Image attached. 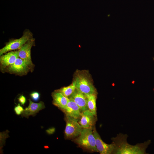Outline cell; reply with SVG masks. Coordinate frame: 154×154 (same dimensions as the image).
Segmentation results:
<instances>
[{
  "instance_id": "obj_12",
  "label": "cell",
  "mask_w": 154,
  "mask_h": 154,
  "mask_svg": "<svg viewBox=\"0 0 154 154\" xmlns=\"http://www.w3.org/2000/svg\"><path fill=\"white\" fill-rule=\"evenodd\" d=\"M69 99L66 107L62 111L66 116L78 119L80 117L82 112L77 104L72 99Z\"/></svg>"
},
{
  "instance_id": "obj_1",
  "label": "cell",
  "mask_w": 154,
  "mask_h": 154,
  "mask_svg": "<svg viewBox=\"0 0 154 154\" xmlns=\"http://www.w3.org/2000/svg\"><path fill=\"white\" fill-rule=\"evenodd\" d=\"M127 135L120 133L112 140L115 144L114 154H147L146 149L151 143L149 140L144 143L137 144L135 145L129 144L127 141Z\"/></svg>"
},
{
  "instance_id": "obj_10",
  "label": "cell",
  "mask_w": 154,
  "mask_h": 154,
  "mask_svg": "<svg viewBox=\"0 0 154 154\" xmlns=\"http://www.w3.org/2000/svg\"><path fill=\"white\" fill-rule=\"evenodd\" d=\"M8 67L9 72L19 74H26L30 70L25 61L20 58H18L13 64Z\"/></svg>"
},
{
  "instance_id": "obj_5",
  "label": "cell",
  "mask_w": 154,
  "mask_h": 154,
  "mask_svg": "<svg viewBox=\"0 0 154 154\" xmlns=\"http://www.w3.org/2000/svg\"><path fill=\"white\" fill-rule=\"evenodd\" d=\"M66 126L64 130L65 138L68 139L75 138L80 134L83 128L79 123L78 119L66 116Z\"/></svg>"
},
{
  "instance_id": "obj_16",
  "label": "cell",
  "mask_w": 154,
  "mask_h": 154,
  "mask_svg": "<svg viewBox=\"0 0 154 154\" xmlns=\"http://www.w3.org/2000/svg\"><path fill=\"white\" fill-rule=\"evenodd\" d=\"M76 89L75 84L73 82L69 86L63 87L56 91L61 93L64 96L68 98L74 92Z\"/></svg>"
},
{
  "instance_id": "obj_9",
  "label": "cell",
  "mask_w": 154,
  "mask_h": 154,
  "mask_svg": "<svg viewBox=\"0 0 154 154\" xmlns=\"http://www.w3.org/2000/svg\"><path fill=\"white\" fill-rule=\"evenodd\" d=\"M69 98L72 99L77 104L81 112L88 110L87 96L76 88Z\"/></svg>"
},
{
  "instance_id": "obj_11",
  "label": "cell",
  "mask_w": 154,
  "mask_h": 154,
  "mask_svg": "<svg viewBox=\"0 0 154 154\" xmlns=\"http://www.w3.org/2000/svg\"><path fill=\"white\" fill-rule=\"evenodd\" d=\"M29 104L28 106L22 112V116L27 118L30 116H35L38 112L45 108L44 103L41 101L38 103L33 102L29 99Z\"/></svg>"
},
{
  "instance_id": "obj_2",
  "label": "cell",
  "mask_w": 154,
  "mask_h": 154,
  "mask_svg": "<svg viewBox=\"0 0 154 154\" xmlns=\"http://www.w3.org/2000/svg\"><path fill=\"white\" fill-rule=\"evenodd\" d=\"M73 82L75 84L76 88L88 96L97 94V90L93 83L89 72L86 70H76Z\"/></svg>"
},
{
  "instance_id": "obj_3",
  "label": "cell",
  "mask_w": 154,
  "mask_h": 154,
  "mask_svg": "<svg viewBox=\"0 0 154 154\" xmlns=\"http://www.w3.org/2000/svg\"><path fill=\"white\" fill-rule=\"evenodd\" d=\"M92 129L83 128L80 134L75 138L74 141L79 146L88 151L98 152Z\"/></svg>"
},
{
  "instance_id": "obj_15",
  "label": "cell",
  "mask_w": 154,
  "mask_h": 154,
  "mask_svg": "<svg viewBox=\"0 0 154 154\" xmlns=\"http://www.w3.org/2000/svg\"><path fill=\"white\" fill-rule=\"evenodd\" d=\"M97 94H93L86 96L87 97V105L88 109L96 116H97L96 100Z\"/></svg>"
},
{
  "instance_id": "obj_18",
  "label": "cell",
  "mask_w": 154,
  "mask_h": 154,
  "mask_svg": "<svg viewBox=\"0 0 154 154\" xmlns=\"http://www.w3.org/2000/svg\"><path fill=\"white\" fill-rule=\"evenodd\" d=\"M30 95L32 99L35 101H38L40 98V94L37 92H32Z\"/></svg>"
},
{
  "instance_id": "obj_7",
  "label": "cell",
  "mask_w": 154,
  "mask_h": 154,
  "mask_svg": "<svg viewBox=\"0 0 154 154\" xmlns=\"http://www.w3.org/2000/svg\"><path fill=\"white\" fill-rule=\"evenodd\" d=\"M92 130L98 152L101 154H114L115 149V144L114 142L110 144L106 143L101 138L95 126L93 127Z\"/></svg>"
},
{
  "instance_id": "obj_6",
  "label": "cell",
  "mask_w": 154,
  "mask_h": 154,
  "mask_svg": "<svg viewBox=\"0 0 154 154\" xmlns=\"http://www.w3.org/2000/svg\"><path fill=\"white\" fill-rule=\"evenodd\" d=\"M35 39L33 37L26 42L19 50V57L25 62L30 70L32 71L34 67L31 57V49L35 44Z\"/></svg>"
},
{
  "instance_id": "obj_4",
  "label": "cell",
  "mask_w": 154,
  "mask_h": 154,
  "mask_svg": "<svg viewBox=\"0 0 154 154\" xmlns=\"http://www.w3.org/2000/svg\"><path fill=\"white\" fill-rule=\"evenodd\" d=\"M33 38V34L29 30L25 31L22 37L18 39H12L6 43L5 46L0 49V55L17 49L19 50L28 40Z\"/></svg>"
},
{
  "instance_id": "obj_19",
  "label": "cell",
  "mask_w": 154,
  "mask_h": 154,
  "mask_svg": "<svg viewBox=\"0 0 154 154\" xmlns=\"http://www.w3.org/2000/svg\"><path fill=\"white\" fill-rule=\"evenodd\" d=\"M18 100L21 105H24L26 101V98L23 95L20 96L18 98Z\"/></svg>"
},
{
  "instance_id": "obj_14",
  "label": "cell",
  "mask_w": 154,
  "mask_h": 154,
  "mask_svg": "<svg viewBox=\"0 0 154 154\" xmlns=\"http://www.w3.org/2000/svg\"><path fill=\"white\" fill-rule=\"evenodd\" d=\"M52 96L53 98L52 103L54 105L62 110L65 108L69 100V98L56 90L52 93Z\"/></svg>"
},
{
  "instance_id": "obj_20",
  "label": "cell",
  "mask_w": 154,
  "mask_h": 154,
  "mask_svg": "<svg viewBox=\"0 0 154 154\" xmlns=\"http://www.w3.org/2000/svg\"><path fill=\"white\" fill-rule=\"evenodd\" d=\"M153 60H154V58H153Z\"/></svg>"
},
{
  "instance_id": "obj_8",
  "label": "cell",
  "mask_w": 154,
  "mask_h": 154,
  "mask_svg": "<svg viewBox=\"0 0 154 154\" xmlns=\"http://www.w3.org/2000/svg\"><path fill=\"white\" fill-rule=\"evenodd\" d=\"M78 122L83 128L93 129L97 120V116L88 110L82 112Z\"/></svg>"
},
{
  "instance_id": "obj_13",
  "label": "cell",
  "mask_w": 154,
  "mask_h": 154,
  "mask_svg": "<svg viewBox=\"0 0 154 154\" xmlns=\"http://www.w3.org/2000/svg\"><path fill=\"white\" fill-rule=\"evenodd\" d=\"M19 57V50L10 51L5 54L0 56L1 65L3 68L13 64Z\"/></svg>"
},
{
  "instance_id": "obj_17",
  "label": "cell",
  "mask_w": 154,
  "mask_h": 154,
  "mask_svg": "<svg viewBox=\"0 0 154 154\" xmlns=\"http://www.w3.org/2000/svg\"><path fill=\"white\" fill-rule=\"evenodd\" d=\"M14 110L16 114L18 115H19L22 114L24 109L19 104H18L17 106H15Z\"/></svg>"
}]
</instances>
